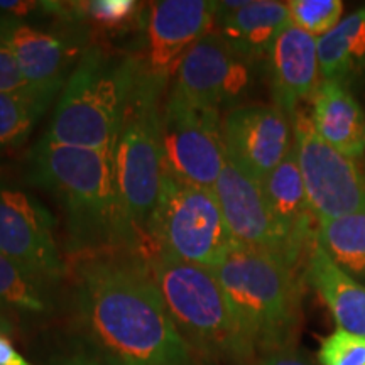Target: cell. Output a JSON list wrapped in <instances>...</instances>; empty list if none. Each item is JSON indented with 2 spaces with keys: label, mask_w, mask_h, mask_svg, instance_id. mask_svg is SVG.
Wrapping results in <instances>:
<instances>
[{
  "label": "cell",
  "mask_w": 365,
  "mask_h": 365,
  "mask_svg": "<svg viewBox=\"0 0 365 365\" xmlns=\"http://www.w3.org/2000/svg\"><path fill=\"white\" fill-rule=\"evenodd\" d=\"M166 86L148 75L140 65L113 149L118 200L139 242L161 191V95Z\"/></svg>",
  "instance_id": "6"
},
{
  "label": "cell",
  "mask_w": 365,
  "mask_h": 365,
  "mask_svg": "<svg viewBox=\"0 0 365 365\" xmlns=\"http://www.w3.org/2000/svg\"><path fill=\"white\" fill-rule=\"evenodd\" d=\"M213 272L257 359L293 349L303 322V274L271 254L237 242Z\"/></svg>",
  "instance_id": "3"
},
{
  "label": "cell",
  "mask_w": 365,
  "mask_h": 365,
  "mask_svg": "<svg viewBox=\"0 0 365 365\" xmlns=\"http://www.w3.org/2000/svg\"><path fill=\"white\" fill-rule=\"evenodd\" d=\"M257 365H317L294 349L274 350L257 359Z\"/></svg>",
  "instance_id": "29"
},
{
  "label": "cell",
  "mask_w": 365,
  "mask_h": 365,
  "mask_svg": "<svg viewBox=\"0 0 365 365\" xmlns=\"http://www.w3.org/2000/svg\"><path fill=\"white\" fill-rule=\"evenodd\" d=\"M73 304L97 357L108 365H195L143 259L81 255Z\"/></svg>",
  "instance_id": "1"
},
{
  "label": "cell",
  "mask_w": 365,
  "mask_h": 365,
  "mask_svg": "<svg viewBox=\"0 0 365 365\" xmlns=\"http://www.w3.org/2000/svg\"><path fill=\"white\" fill-rule=\"evenodd\" d=\"M29 178L56 196L66 212L70 252L134 250L139 239L122 212L113 153L75 148L41 137L29 153Z\"/></svg>",
  "instance_id": "2"
},
{
  "label": "cell",
  "mask_w": 365,
  "mask_h": 365,
  "mask_svg": "<svg viewBox=\"0 0 365 365\" xmlns=\"http://www.w3.org/2000/svg\"><path fill=\"white\" fill-rule=\"evenodd\" d=\"M0 36L16 56L26 85L54 98L86 49L81 48L78 34L41 29L7 17H0Z\"/></svg>",
  "instance_id": "14"
},
{
  "label": "cell",
  "mask_w": 365,
  "mask_h": 365,
  "mask_svg": "<svg viewBox=\"0 0 365 365\" xmlns=\"http://www.w3.org/2000/svg\"><path fill=\"white\" fill-rule=\"evenodd\" d=\"M272 100L293 120L299 105L312 100L322 83L317 38L289 24L269 54Z\"/></svg>",
  "instance_id": "16"
},
{
  "label": "cell",
  "mask_w": 365,
  "mask_h": 365,
  "mask_svg": "<svg viewBox=\"0 0 365 365\" xmlns=\"http://www.w3.org/2000/svg\"><path fill=\"white\" fill-rule=\"evenodd\" d=\"M51 287L0 254V309L43 314L53 309Z\"/></svg>",
  "instance_id": "24"
},
{
  "label": "cell",
  "mask_w": 365,
  "mask_h": 365,
  "mask_svg": "<svg viewBox=\"0 0 365 365\" xmlns=\"http://www.w3.org/2000/svg\"><path fill=\"white\" fill-rule=\"evenodd\" d=\"M12 331V325L7 322V318H4L2 314H0V333H4V335H11Z\"/></svg>",
  "instance_id": "33"
},
{
  "label": "cell",
  "mask_w": 365,
  "mask_h": 365,
  "mask_svg": "<svg viewBox=\"0 0 365 365\" xmlns=\"http://www.w3.org/2000/svg\"><path fill=\"white\" fill-rule=\"evenodd\" d=\"M227 159L255 182L277 168L294 145L293 120L276 105H242L222 117Z\"/></svg>",
  "instance_id": "12"
},
{
  "label": "cell",
  "mask_w": 365,
  "mask_h": 365,
  "mask_svg": "<svg viewBox=\"0 0 365 365\" xmlns=\"http://www.w3.org/2000/svg\"><path fill=\"white\" fill-rule=\"evenodd\" d=\"M140 61L86 48L61 91L44 137L58 144L113 153Z\"/></svg>",
  "instance_id": "5"
},
{
  "label": "cell",
  "mask_w": 365,
  "mask_h": 365,
  "mask_svg": "<svg viewBox=\"0 0 365 365\" xmlns=\"http://www.w3.org/2000/svg\"><path fill=\"white\" fill-rule=\"evenodd\" d=\"M304 281L317 291L341 330L365 339V284L341 271L314 242Z\"/></svg>",
  "instance_id": "20"
},
{
  "label": "cell",
  "mask_w": 365,
  "mask_h": 365,
  "mask_svg": "<svg viewBox=\"0 0 365 365\" xmlns=\"http://www.w3.org/2000/svg\"><path fill=\"white\" fill-rule=\"evenodd\" d=\"M145 235L156 254L212 269L235 244L215 191L185 185L168 175H163Z\"/></svg>",
  "instance_id": "7"
},
{
  "label": "cell",
  "mask_w": 365,
  "mask_h": 365,
  "mask_svg": "<svg viewBox=\"0 0 365 365\" xmlns=\"http://www.w3.org/2000/svg\"><path fill=\"white\" fill-rule=\"evenodd\" d=\"M294 144L309 207L317 222L335 220L365 208V175L314 130L312 117L298 108Z\"/></svg>",
  "instance_id": "9"
},
{
  "label": "cell",
  "mask_w": 365,
  "mask_h": 365,
  "mask_svg": "<svg viewBox=\"0 0 365 365\" xmlns=\"http://www.w3.org/2000/svg\"><path fill=\"white\" fill-rule=\"evenodd\" d=\"M291 24L286 2L239 0L217 2L215 33L232 51L252 65L269 59L279 34Z\"/></svg>",
  "instance_id": "17"
},
{
  "label": "cell",
  "mask_w": 365,
  "mask_h": 365,
  "mask_svg": "<svg viewBox=\"0 0 365 365\" xmlns=\"http://www.w3.org/2000/svg\"><path fill=\"white\" fill-rule=\"evenodd\" d=\"M213 191L237 244L271 254L304 276L309 254L296 245L274 217L259 182L227 161Z\"/></svg>",
  "instance_id": "11"
},
{
  "label": "cell",
  "mask_w": 365,
  "mask_h": 365,
  "mask_svg": "<svg viewBox=\"0 0 365 365\" xmlns=\"http://www.w3.org/2000/svg\"><path fill=\"white\" fill-rule=\"evenodd\" d=\"M53 100L31 86L0 91V153L21 148Z\"/></svg>",
  "instance_id": "23"
},
{
  "label": "cell",
  "mask_w": 365,
  "mask_h": 365,
  "mask_svg": "<svg viewBox=\"0 0 365 365\" xmlns=\"http://www.w3.org/2000/svg\"><path fill=\"white\" fill-rule=\"evenodd\" d=\"M291 24L304 33L322 38L341 21L344 2L341 0H289Z\"/></svg>",
  "instance_id": "25"
},
{
  "label": "cell",
  "mask_w": 365,
  "mask_h": 365,
  "mask_svg": "<svg viewBox=\"0 0 365 365\" xmlns=\"http://www.w3.org/2000/svg\"><path fill=\"white\" fill-rule=\"evenodd\" d=\"M163 175L213 190L227 164L218 108L196 107L168 95L161 115Z\"/></svg>",
  "instance_id": "8"
},
{
  "label": "cell",
  "mask_w": 365,
  "mask_h": 365,
  "mask_svg": "<svg viewBox=\"0 0 365 365\" xmlns=\"http://www.w3.org/2000/svg\"><path fill=\"white\" fill-rule=\"evenodd\" d=\"M274 217L286 228L303 252L312 254L317 235V218L309 207L303 176H301L296 144L277 168L261 182Z\"/></svg>",
  "instance_id": "19"
},
{
  "label": "cell",
  "mask_w": 365,
  "mask_h": 365,
  "mask_svg": "<svg viewBox=\"0 0 365 365\" xmlns=\"http://www.w3.org/2000/svg\"><path fill=\"white\" fill-rule=\"evenodd\" d=\"M217 2L210 0H159L148 14V48L144 71L161 83H170L182 59L215 29Z\"/></svg>",
  "instance_id": "13"
},
{
  "label": "cell",
  "mask_w": 365,
  "mask_h": 365,
  "mask_svg": "<svg viewBox=\"0 0 365 365\" xmlns=\"http://www.w3.org/2000/svg\"><path fill=\"white\" fill-rule=\"evenodd\" d=\"M250 65L212 31L186 54L170 95L196 107L218 108L247 88Z\"/></svg>",
  "instance_id": "15"
},
{
  "label": "cell",
  "mask_w": 365,
  "mask_h": 365,
  "mask_svg": "<svg viewBox=\"0 0 365 365\" xmlns=\"http://www.w3.org/2000/svg\"><path fill=\"white\" fill-rule=\"evenodd\" d=\"M26 81L17 65L16 56L6 41L0 36V91H12L24 88Z\"/></svg>",
  "instance_id": "28"
},
{
  "label": "cell",
  "mask_w": 365,
  "mask_h": 365,
  "mask_svg": "<svg viewBox=\"0 0 365 365\" xmlns=\"http://www.w3.org/2000/svg\"><path fill=\"white\" fill-rule=\"evenodd\" d=\"M139 2L134 0H91L80 4V12L103 29H120L135 19Z\"/></svg>",
  "instance_id": "27"
},
{
  "label": "cell",
  "mask_w": 365,
  "mask_h": 365,
  "mask_svg": "<svg viewBox=\"0 0 365 365\" xmlns=\"http://www.w3.org/2000/svg\"><path fill=\"white\" fill-rule=\"evenodd\" d=\"M322 80L350 83L365 71V9L341 19L330 33L317 38Z\"/></svg>",
  "instance_id": "21"
},
{
  "label": "cell",
  "mask_w": 365,
  "mask_h": 365,
  "mask_svg": "<svg viewBox=\"0 0 365 365\" xmlns=\"http://www.w3.org/2000/svg\"><path fill=\"white\" fill-rule=\"evenodd\" d=\"M0 365H33L14 346L11 336L0 333Z\"/></svg>",
  "instance_id": "31"
},
{
  "label": "cell",
  "mask_w": 365,
  "mask_h": 365,
  "mask_svg": "<svg viewBox=\"0 0 365 365\" xmlns=\"http://www.w3.org/2000/svg\"><path fill=\"white\" fill-rule=\"evenodd\" d=\"M143 262L193 352L234 365H250L257 360V352L212 267L156 252L145 255Z\"/></svg>",
  "instance_id": "4"
},
{
  "label": "cell",
  "mask_w": 365,
  "mask_h": 365,
  "mask_svg": "<svg viewBox=\"0 0 365 365\" xmlns=\"http://www.w3.org/2000/svg\"><path fill=\"white\" fill-rule=\"evenodd\" d=\"M319 365H365V339L336 327L319 341Z\"/></svg>",
  "instance_id": "26"
},
{
  "label": "cell",
  "mask_w": 365,
  "mask_h": 365,
  "mask_svg": "<svg viewBox=\"0 0 365 365\" xmlns=\"http://www.w3.org/2000/svg\"><path fill=\"white\" fill-rule=\"evenodd\" d=\"M314 240L341 271L365 284V208L319 222Z\"/></svg>",
  "instance_id": "22"
},
{
  "label": "cell",
  "mask_w": 365,
  "mask_h": 365,
  "mask_svg": "<svg viewBox=\"0 0 365 365\" xmlns=\"http://www.w3.org/2000/svg\"><path fill=\"white\" fill-rule=\"evenodd\" d=\"M44 9V2H21V0H9L4 2L0 0V12H4L7 19H21L24 21V17L29 16L31 12Z\"/></svg>",
  "instance_id": "30"
},
{
  "label": "cell",
  "mask_w": 365,
  "mask_h": 365,
  "mask_svg": "<svg viewBox=\"0 0 365 365\" xmlns=\"http://www.w3.org/2000/svg\"><path fill=\"white\" fill-rule=\"evenodd\" d=\"M53 365H108V364H105L103 360L97 357L95 354L76 352V354L66 355V357L54 360Z\"/></svg>",
  "instance_id": "32"
},
{
  "label": "cell",
  "mask_w": 365,
  "mask_h": 365,
  "mask_svg": "<svg viewBox=\"0 0 365 365\" xmlns=\"http://www.w3.org/2000/svg\"><path fill=\"white\" fill-rule=\"evenodd\" d=\"M56 222L38 198L0 181V254L54 286L66 274Z\"/></svg>",
  "instance_id": "10"
},
{
  "label": "cell",
  "mask_w": 365,
  "mask_h": 365,
  "mask_svg": "<svg viewBox=\"0 0 365 365\" xmlns=\"http://www.w3.org/2000/svg\"><path fill=\"white\" fill-rule=\"evenodd\" d=\"M314 130L331 148L359 161L365 154V113L352 93L339 81L322 80L312 98Z\"/></svg>",
  "instance_id": "18"
}]
</instances>
